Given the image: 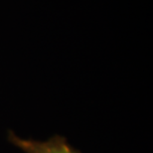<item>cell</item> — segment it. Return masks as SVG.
I'll list each match as a JSON object with an SVG mask.
<instances>
[{"label": "cell", "mask_w": 153, "mask_h": 153, "mask_svg": "<svg viewBox=\"0 0 153 153\" xmlns=\"http://www.w3.org/2000/svg\"><path fill=\"white\" fill-rule=\"evenodd\" d=\"M8 141L25 153H82L73 147L64 136L54 135L47 141H37L32 139H22L9 130Z\"/></svg>", "instance_id": "1"}]
</instances>
